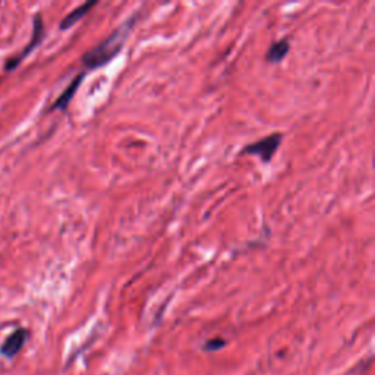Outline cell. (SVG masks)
Here are the masks:
<instances>
[{"mask_svg": "<svg viewBox=\"0 0 375 375\" xmlns=\"http://www.w3.org/2000/svg\"><path fill=\"white\" fill-rule=\"evenodd\" d=\"M137 19V15L128 19L124 25H120L116 31H113L106 40H103L100 44H97L95 47L88 50L84 56L81 58L85 68L88 69H98L103 68L107 63L112 62L120 50L124 49V44L129 36L130 28L134 27V22Z\"/></svg>", "mask_w": 375, "mask_h": 375, "instance_id": "obj_1", "label": "cell"}, {"mask_svg": "<svg viewBox=\"0 0 375 375\" xmlns=\"http://www.w3.org/2000/svg\"><path fill=\"white\" fill-rule=\"evenodd\" d=\"M283 135L275 132V134H271L269 137H264L260 141L252 142V144L247 146L244 150L240 151V154H248V156H257L260 157L264 163H270L274 157L275 151L282 144Z\"/></svg>", "mask_w": 375, "mask_h": 375, "instance_id": "obj_2", "label": "cell"}, {"mask_svg": "<svg viewBox=\"0 0 375 375\" xmlns=\"http://www.w3.org/2000/svg\"><path fill=\"white\" fill-rule=\"evenodd\" d=\"M43 36H44V25H43V18L40 14H37L34 16V27H32V38H31V43L27 46V49L22 52L18 58L10 60L8 65H6V69L8 71H12L14 68H16V66L22 62V59H24L28 53H31L32 50L36 49L37 44H40V41L43 40Z\"/></svg>", "mask_w": 375, "mask_h": 375, "instance_id": "obj_3", "label": "cell"}, {"mask_svg": "<svg viewBox=\"0 0 375 375\" xmlns=\"http://www.w3.org/2000/svg\"><path fill=\"white\" fill-rule=\"evenodd\" d=\"M27 339H28L27 330L25 328H18L5 340V343L2 345V349H0V352H2V355H5L6 358H14L18 354V352H21L22 346L25 345Z\"/></svg>", "mask_w": 375, "mask_h": 375, "instance_id": "obj_4", "label": "cell"}, {"mask_svg": "<svg viewBox=\"0 0 375 375\" xmlns=\"http://www.w3.org/2000/svg\"><path fill=\"white\" fill-rule=\"evenodd\" d=\"M84 76H85L84 73H80L78 76H76V78L68 85V88H66V90L60 94V97L58 98V100L53 103L52 110H58V109L59 110H66V109H68V106H69L71 100L73 98L76 90H78L81 82H82V80H84Z\"/></svg>", "mask_w": 375, "mask_h": 375, "instance_id": "obj_5", "label": "cell"}, {"mask_svg": "<svg viewBox=\"0 0 375 375\" xmlns=\"http://www.w3.org/2000/svg\"><path fill=\"white\" fill-rule=\"evenodd\" d=\"M289 50H291L289 41L286 38L279 40V41H275V43L271 44L270 49L266 53V59L270 63H279L286 58V54L289 53Z\"/></svg>", "mask_w": 375, "mask_h": 375, "instance_id": "obj_6", "label": "cell"}, {"mask_svg": "<svg viewBox=\"0 0 375 375\" xmlns=\"http://www.w3.org/2000/svg\"><path fill=\"white\" fill-rule=\"evenodd\" d=\"M97 2H87L81 6H78L76 9H73L72 12L68 15V16H65L63 21L60 22V30H69L71 27H73L76 22H78L80 19H82L88 10H90L93 6H95Z\"/></svg>", "mask_w": 375, "mask_h": 375, "instance_id": "obj_7", "label": "cell"}]
</instances>
